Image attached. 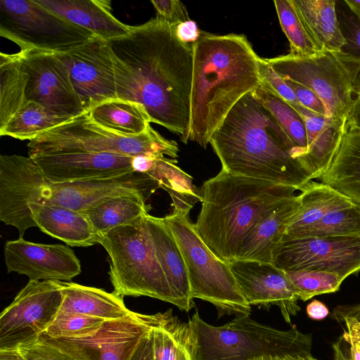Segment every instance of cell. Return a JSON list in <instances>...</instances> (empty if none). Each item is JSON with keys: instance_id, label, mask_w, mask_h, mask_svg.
Segmentation results:
<instances>
[{"instance_id": "6da1fadb", "label": "cell", "mask_w": 360, "mask_h": 360, "mask_svg": "<svg viewBox=\"0 0 360 360\" xmlns=\"http://www.w3.org/2000/svg\"><path fill=\"white\" fill-rule=\"evenodd\" d=\"M176 27L155 18L107 41L117 98L141 105L150 122L179 134L187 143L193 49L179 38Z\"/></svg>"}, {"instance_id": "7a4b0ae2", "label": "cell", "mask_w": 360, "mask_h": 360, "mask_svg": "<svg viewBox=\"0 0 360 360\" xmlns=\"http://www.w3.org/2000/svg\"><path fill=\"white\" fill-rule=\"evenodd\" d=\"M210 143L221 169L233 174L299 191L312 181L290 139L252 91L232 108Z\"/></svg>"}, {"instance_id": "3957f363", "label": "cell", "mask_w": 360, "mask_h": 360, "mask_svg": "<svg viewBox=\"0 0 360 360\" xmlns=\"http://www.w3.org/2000/svg\"><path fill=\"white\" fill-rule=\"evenodd\" d=\"M192 49L189 141L207 148L232 108L259 85L260 57L243 34L200 31Z\"/></svg>"}, {"instance_id": "277c9868", "label": "cell", "mask_w": 360, "mask_h": 360, "mask_svg": "<svg viewBox=\"0 0 360 360\" xmlns=\"http://www.w3.org/2000/svg\"><path fill=\"white\" fill-rule=\"evenodd\" d=\"M296 191L221 169L200 188L201 209L194 229L219 259L231 264L257 222Z\"/></svg>"}, {"instance_id": "5b68a950", "label": "cell", "mask_w": 360, "mask_h": 360, "mask_svg": "<svg viewBox=\"0 0 360 360\" xmlns=\"http://www.w3.org/2000/svg\"><path fill=\"white\" fill-rule=\"evenodd\" d=\"M193 360H248L264 354L311 349L312 338L295 326L282 330L264 325L250 315L235 316L230 322L214 326L198 311L188 321Z\"/></svg>"}, {"instance_id": "8992f818", "label": "cell", "mask_w": 360, "mask_h": 360, "mask_svg": "<svg viewBox=\"0 0 360 360\" xmlns=\"http://www.w3.org/2000/svg\"><path fill=\"white\" fill-rule=\"evenodd\" d=\"M146 214L97 235V243L109 255V276L115 294L147 296L174 305L146 228Z\"/></svg>"}, {"instance_id": "52a82bcc", "label": "cell", "mask_w": 360, "mask_h": 360, "mask_svg": "<svg viewBox=\"0 0 360 360\" xmlns=\"http://www.w3.org/2000/svg\"><path fill=\"white\" fill-rule=\"evenodd\" d=\"M266 59L282 78L313 91L324 104L328 118L342 127L350 122L356 100L358 58L342 50L310 56L288 53Z\"/></svg>"}, {"instance_id": "ba28073f", "label": "cell", "mask_w": 360, "mask_h": 360, "mask_svg": "<svg viewBox=\"0 0 360 360\" xmlns=\"http://www.w3.org/2000/svg\"><path fill=\"white\" fill-rule=\"evenodd\" d=\"M30 157L59 153H112L131 157L167 155L178 157V144L150 126L134 136L115 133L98 124L89 112L41 133L27 144Z\"/></svg>"}, {"instance_id": "9c48e42d", "label": "cell", "mask_w": 360, "mask_h": 360, "mask_svg": "<svg viewBox=\"0 0 360 360\" xmlns=\"http://www.w3.org/2000/svg\"><path fill=\"white\" fill-rule=\"evenodd\" d=\"M170 228L186 265L192 296L212 304L218 318L250 315L230 264L219 259L194 229L189 214L172 211L163 217Z\"/></svg>"}, {"instance_id": "30bf717a", "label": "cell", "mask_w": 360, "mask_h": 360, "mask_svg": "<svg viewBox=\"0 0 360 360\" xmlns=\"http://www.w3.org/2000/svg\"><path fill=\"white\" fill-rule=\"evenodd\" d=\"M0 35L18 45L20 51L38 49L60 53L95 34L36 0H1Z\"/></svg>"}, {"instance_id": "8fae6325", "label": "cell", "mask_w": 360, "mask_h": 360, "mask_svg": "<svg viewBox=\"0 0 360 360\" xmlns=\"http://www.w3.org/2000/svg\"><path fill=\"white\" fill-rule=\"evenodd\" d=\"M171 314H143L131 311L115 320L105 321L94 333L80 338H51L46 342L70 355L75 360H130L142 338Z\"/></svg>"}, {"instance_id": "7c38bea8", "label": "cell", "mask_w": 360, "mask_h": 360, "mask_svg": "<svg viewBox=\"0 0 360 360\" xmlns=\"http://www.w3.org/2000/svg\"><path fill=\"white\" fill-rule=\"evenodd\" d=\"M62 281H29L0 315V350L37 342L57 316Z\"/></svg>"}, {"instance_id": "4fadbf2b", "label": "cell", "mask_w": 360, "mask_h": 360, "mask_svg": "<svg viewBox=\"0 0 360 360\" xmlns=\"http://www.w3.org/2000/svg\"><path fill=\"white\" fill-rule=\"evenodd\" d=\"M51 183L30 156H0V219L13 226L23 238L31 227H37L30 208L45 205L51 198Z\"/></svg>"}, {"instance_id": "5bb4252c", "label": "cell", "mask_w": 360, "mask_h": 360, "mask_svg": "<svg viewBox=\"0 0 360 360\" xmlns=\"http://www.w3.org/2000/svg\"><path fill=\"white\" fill-rule=\"evenodd\" d=\"M272 264L283 271L334 273L345 280L360 270V236L283 240L274 252Z\"/></svg>"}, {"instance_id": "9a60e30c", "label": "cell", "mask_w": 360, "mask_h": 360, "mask_svg": "<svg viewBox=\"0 0 360 360\" xmlns=\"http://www.w3.org/2000/svg\"><path fill=\"white\" fill-rule=\"evenodd\" d=\"M19 54L28 76L27 101L37 103L61 116L75 117L84 112L59 53L29 49Z\"/></svg>"}, {"instance_id": "2e32d148", "label": "cell", "mask_w": 360, "mask_h": 360, "mask_svg": "<svg viewBox=\"0 0 360 360\" xmlns=\"http://www.w3.org/2000/svg\"><path fill=\"white\" fill-rule=\"evenodd\" d=\"M59 54L69 70L84 112L105 101L117 98L112 55L107 40L94 35Z\"/></svg>"}, {"instance_id": "e0dca14e", "label": "cell", "mask_w": 360, "mask_h": 360, "mask_svg": "<svg viewBox=\"0 0 360 360\" xmlns=\"http://www.w3.org/2000/svg\"><path fill=\"white\" fill-rule=\"evenodd\" d=\"M159 186L148 174L139 170L120 175L51 184V198L45 205L57 204L85 212L120 197H139L145 200Z\"/></svg>"}, {"instance_id": "ac0fdd59", "label": "cell", "mask_w": 360, "mask_h": 360, "mask_svg": "<svg viewBox=\"0 0 360 360\" xmlns=\"http://www.w3.org/2000/svg\"><path fill=\"white\" fill-rule=\"evenodd\" d=\"M7 271L27 276L30 281L70 282L81 271V264L68 245L42 244L19 238L4 245Z\"/></svg>"}, {"instance_id": "d6986e66", "label": "cell", "mask_w": 360, "mask_h": 360, "mask_svg": "<svg viewBox=\"0 0 360 360\" xmlns=\"http://www.w3.org/2000/svg\"><path fill=\"white\" fill-rule=\"evenodd\" d=\"M231 269L250 306L269 309L277 306L284 319L290 324L292 316L300 310L299 300L283 270L272 263L237 260Z\"/></svg>"}, {"instance_id": "ffe728a7", "label": "cell", "mask_w": 360, "mask_h": 360, "mask_svg": "<svg viewBox=\"0 0 360 360\" xmlns=\"http://www.w3.org/2000/svg\"><path fill=\"white\" fill-rule=\"evenodd\" d=\"M31 158L51 184L105 178L136 170L135 157L106 153H59Z\"/></svg>"}, {"instance_id": "44dd1931", "label": "cell", "mask_w": 360, "mask_h": 360, "mask_svg": "<svg viewBox=\"0 0 360 360\" xmlns=\"http://www.w3.org/2000/svg\"><path fill=\"white\" fill-rule=\"evenodd\" d=\"M145 219L157 258L173 295L174 305L188 312L195 303L186 265L176 240L163 217L148 213Z\"/></svg>"}, {"instance_id": "7402d4cb", "label": "cell", "mask_w": 360, "mask_h": 360, "mask_svg": "<svg viewBox=\"0 0 360 360\" xmlns=\"http://www.w3.org/2000/svg\"><path fill=\"white\" fill-rule=\"evenodd\" d=\"M300 206V196L294 195L268 212L243 240L238 260L272 263L274 252Z\"/></svg>"}, {"instance_id": "603a6c76", "label": "cell", "mask_w": 360, "mask_h": 360, "mask_svg": "<svg viewBox=\"0 0 360 360\" xmlns=\"http://www.w3.org/2000/svg\"><path fill=\"white\" fill-rule=\"evenodd\" d=\"M360 205V129L346 124L326 170L318 179Z\"/></svg>"}, {"instance_id": "cb8c5ba5", "label": "cell", "mask_w": 360, "mask_h": 360, "mask_svg": "<svg viewBox=\"0 0 360 360\" xmlns=\"http://www.w3.org/2000/svg\"><path fill=\"white\" fill-rule=\"evenodd\" d=\"M36 1L52 12L105 40L121 37L130 31V26L121 22L113 16L110 1L36 0Z\"/></svg>"}, {"instance_id": "d4e9b609", "label": "cell", "mask_w": 360, "mask_h": 360, "mask_svg": "<svg viewBox=\"0 0 360 360\" xmlns=\"http://www.w3.org/2000/svg\"><path fill=\"white\" fill-rule=\"evenodd\" d=\"M37 226L44 233L72 247H89L97 243V235L85 212L57 205L30 206Z\"/></svg>"}, {"instance_id": "484cf974", "label": "cell", "mask_w": 360, "mask_h": 360, "mask_svg": "<svg viewBox=\"0 0 360 360\" xmlns=\"http://www.w3.org/2000/svg\"><path fill=\"white\" fill-rule=\"evenodd\" d=\"M304 120L307 153L302 167L311 179L326 170L338 145L342 127L327 117L315 115L301 104L291 105Z\"/></svg>"}, {"instance_id": "4316f807", "label": "cell", "mask_w": 360, "mask_h": 360, "mask_svg": "<svg viewBox=\"0 0 360 360\" xmlns=\"http://www.w3.org/2000/svg\"><path fill=\"white\" fill-rule=\"evenodd\" d=\"M309 37L320 51H340L347 44L335 0H291Z\"/></svg>"}, {"instance_id": "83f0119b", "label": "cell", "mask_w": 360, "mask_h": 360, "mask_svg": "<svg viewBox=\"0 0 360 360\" xmlns=\"http://www.w3.org/2000/svg\"><path fill=\"white\" fill-rule=\"evenodd\" d=\"M63 302L58 313L79 314L105 321L123 318L131 313L122 297L94 287L62 281Z\"/></svg>"}, {"instance_id": "f1b7e54d", "label": "cell", "mask_w": 360, "mask_h": 360, "mask_svg": "<svg viewBox=\"0 0 360 360\" xmlns=\"http://www.w3.org/2000/svg\"><path fill=\"white\" fill-rule=\"evenodd\" d=\"M300 191V206L288 224L283 240L302 237L325 214L353 202L321 182L311 181Z\"/></svg>"}, {"instance_id": "f546056e", "label": "cell", "mask_w": 360, "mask_h": 360, "mask_svg": "<svg viewBox=\"0 0 360 360\" xmlns=\"http://www.w3.org/2000/svg\"><path fill=\"white\" fill-rule=\"evenodd\" d=\"M177 160L165 157H153L144 173L165 189L172 200L173 210L189 214L198 202H201L200 190L193 178L176 165Z\"/></svg>"}, {"instance_id": "4dcf8cb0", "label": "cell", "mask_w": 360, "mask_h": 360, "mask_svg": "<svg viewBox=\"0 0 360 360\" xmlns=\"http://www.w3.org/2000/svg\"><path fill=\"white\" fill-rule=\"evenodd\" d=\"M93 121L115 133L134 136L150 127L144 108L137 103L120 98L105 101L89 111Z\"/></svg>"}, {"instance_id": "1f68e13d", "label": "cell", "mask_w": 360, "mask_h": 360, "mask_svg": "<svg viewBox=\"0 0 360 360\" xmlns=\"http://www.w3.org/2000/svg\"><path fill=\"white\" fill-rule=\"evenodd\" d=\"M28 76L23 69L19 53H0V129L27 102L25 92Z\"/></svg>"}, {"instance_id": "d6a6232c", "label": "cell", "mask_w": 360, "mask_h": 360, "mask_svg": "<svg viewBox=\"0 0 360 360\" xmlns=\"http://www.w3.org/2000/svg\"><path fill=\"white\" fill-rule=\"evenodd\" d=\"M252 93L271 112L290 139L297 150L299 162L302 167L308 147L305 124L300 115L262 80Z\"/></svg>"}, {"instance_id": "836d02e7", "label": "cell", "mask_w": 360, "mask_h": 360, "mask_svg": "<svg viewBox=\"0 0 360 360\" xmlns=\"http://www.w3.org/2000/svg\"><path fill=\"white\" fill-rule=\"evenodd\" d=\"M72 118L55 114L37 103L27 101L0 129V135L30 141L41 133Z\"/></svg>"}, {"instance_id": "e575fe53", "label": "cell", "mask_w": 360, "mask_h": 360, "mask_svg": "<svg viewBox=\"0 0 360 360\" xmlns=\"http://www.w3.org/2000/svg\"><path fill=\"white\" fill-rule=\"evenodd\" d=\"M154 360H193L188 323L171 314L153 329Z\"/></svg>"}, {"instance_id": "d590c367", "label": "cell", "mask_w": 360, "mask_h": 360, "mask_svg": "<svg viewBox=\"0 0 360 360\" xmlns=\"http://www.w3.org/2000/svg\"><path fill=\"white\" fill-rule=\"evenodd\" d=\"M146 202L139 197H120L98 205L85 213L98 235L148 213Z\"/></svg>"}, {"instance_id": "8d00e7d4", "label": "cell", "mask_w": 360, "mask_h": 360, "mask_svg": "<svg viewBox=\"0 0 360 360\" xmlns=\"http://www.w3.org/2000/svg\"><path fill=\"white\" fill-rule=\"evenodd\" d=\"M282 30L290 47L289 53L310 56L321 52L304 27L291 0L274 1Z\"/></svg>"}, {"instance_id": "74e56055", "label": "cell", "mask_w": 360, "mask_h": 360, "mask_svg": "<svg viewBox=\"0 0 360 360\" xmlns=\"http://www.w3.org/2000/svg\"><path fill=\"white\" fill-rule=\"evenodd\" d=\"M360 236V205L352 202L332 210L302 237Z\"/></svg>"}, {"instance_id": "f35d334b", "label": "cell", "mask_w": 360, "mask_h": 360, "mask_svg": "<svg viewBox=\"0 0 360 360\" xmlns=\"http://www.w3.org/2000/svg\"><path fill=\"white\" fill-rule=\"evenodd\" d=\"M284 271L297 297L304 302L316 295L338 291L344 281L338 274L322 271Z\"/></svg>"}, {"instance_id": "ab89813d", "label": "cell", "mask_w": 360, "mask_h": 360, "mask_svg": "<svg viewBox=\"0 0 360 360\" xmlns=\"http://www.w3.org/2000/svg\"><path fill=\"white\" fill-rule=\"evenodd\" d=\"M105 320L79 314L58 313L44 333L51 338H80L94 333Z\"/></svg>"}, {"instance_id": "60d3db41", "label": "cell", "mask_w": 360, "mask_h": 360, "mask_svg": "<svg viewBox=\"0 0 360 360\" xmlns=\"http://www.w3.org/2000/svg\"><path fill=\"white\" fill-rule=\"evenodd\" d=\"M342 34L347 44L343 51L352 54L360 60V23L350 11L341 10L338 14ZM356 98L360 96V70L356 79Z\"/></svg>"}, {"instance_id": "b9f144b4", "label": "cell", "mask_w": 360, "mask_h": 360, "mask_svg": "<svg viewBox=\"0 0 360 360\" xmlns=\"http://www.w3.org/2000/svg\"><path fill=\"white\" fill-rule=\"evenodd\" d=\"M259 71L261 80L290 105L300 104L292 89L272 68L266 58H259Z\"/></svg>"}, {"instance_id": "7bdbcfd3", "label": "cell", "mask_w": 360, "mask_h": 360, "mask_svg": "<svg viewBox=\"0 0 360 360\" xmlns=\"http://www.w3.org/2000/svg\"><path fill=\"white\" fill-rule=\"evenodd\" d=\"M156 10V18L168 22L173 26L190 20L184 5L178 0L151 1Z\"/></svg>"}, {"instance_id": "ee69618b", "label": "cell", "mask_w": 360, "mask_h": 360, "mask_svg": "<svg viewBox=\"0 0 360 360\" xmlns=\"http://www.w3.org/2000/svg\"><path fill=\"white\" fill-rule=\"evenodd\" d=\"M18 349L27 360H75L61 349L41 340Z\"/></svg>"}, {"instance_id": "f6af8a7d", "label": "cell", "mask_w": 360, "mask_h": 360, "mask_svg": "<svg viewBox=\"0 0 360 360\" xmlns=\"http://www.w3.org/2000/svg\"><path fill=\"white\" fill-rule=\"evenodd\" d=\"M283 79L302 106L315 115L327 117L324 104L313 91L290 79Z\"/></svg>"}, {"instance_id": "bcb514c9", "label": "cell", "mask_w": 360, "mask_h": 360, "mask_svg": "<svg viewBox=\"0 0 360 360\" xmlns=\"http://www.w3.org/2000/svg\"><path fill=\"white\" fill-rule=\"evenodd\" d=\"M334 319L345 323L346 330L342 337L349 344L351 357L352 360H360V321L351 316H338Z\"/></svg>"}, {"instance_id": "7dc6e473", "label": "cell", "mask_w": 360, "mask_h": 360, "mask_svg": "<svg viewBox=\"0 0 360 360\" xmlns=\"http://www.w3.org/2000/svg\"><path fill=\"white\" fill-rule=\"evenodd\" d=\"M153 329L142 338L130 360H154Z\"/></svg>"}, {"instance_id": "c3c4849f", "label": "cell", "mask_w": 360, "mask_h": 360, "mask_svg": "<svg viewBox=\"0 0 360 360\" xmlns=\"http://www.w3.org/2000/svg\"><path fill=\"white\" fill-rule=\"evenodd\" d=\"M311 349L281 354H264L248 360H318L311 355Z\"/></svg>"}, {"instance_id": "681fc988", "label": "cell", "mask_w": 360, "mask_h": 360, "mask_svg": "<svg viewBox=\"0 0 360 360\" xmlns=\"http://www.w3.org/2000/svg\"><path fill=\"white\" fill-rule=\"evenodd\" d=\"M176 30L177 36L181 41L191 44L197 40L200 32L195 22L191 20L178 25Z\"/></svg>"}, {"instance_id": "f907efd6", "label": "cell", "mask_w": 360, "mask_h": 360, "mask_svg": "<svg viewBox=\"0 0 360 360\" xmlns=\"http://www.w3.org/2000/svg\"><path fill=\"white\" fill-rule=\"evenodd\" d=\"M306 311L310 319L316 321L324 319L329 314L328 307L317 300L311 301L307 306Z\"/></svg>"}, {"instance_id": "816d5d0a", "label": "cell", "mask_w": 360, "mask_h": 360, "mask_svg": "<svg viewBox=\"0 0 360 360\" xmlns=\"http://www.w3.org/2000/svg\"><path fill=\"white\" fill-rule=\"evenodd\" d=\"M0 360H27L19 349L0 350Z\"/></svg>"}, {"instance_id": "f5cc1de1", "label": "cell", "mask_w": 360, "mask_h": 360, "mask_svg": "<svg viewBox=\"0 0 360 360\" xmlns=\"http://www.w3.org/2000/svg\"><path fill=\"white\" fill-rule=\"evenodd\" d=\"M342 3L345 4V6L360 23V1L344 0Z\"/></svg>"}, {"instance_id": "db71d44e", "label": "cell", "mask_w": 360, "mask_h": 360, "mask_svg": "<svg viewBox=\"0 0 360 360\" xmlns=\"http://www.w3.org/2000/svg\"><path fill=\"white\" fill-rule=\"evenodd\" d=\"M352 124L360 129V96L357 97L352 116Z\"/></svg>"}, {"instance_id": "11a10c76", "label": "cell", "mask_w": 360, "mask_h": 360, "mask_svg": "<svg viewBox=\"0 0 360 360\" xmlns=\"http://www.w3.org/2000/svg\"><path fill=\"white\" fill-rule=\"evenodd\" d=\"M347 314L360 321V303L349 304L347 307Z\"/></svg>"}]
</instances>
